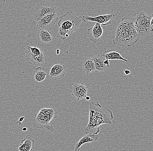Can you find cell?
<instances>
[{"label":"cell","mask_w":153,"mask_h":151,"mask_svg":"<svg viewBox=\"0 0 153 151\" xmlns=\"http://www.w3.org/2000/svg\"><path fill=\"white\" fill-rule=\"evenodd\" d=\"M89 110V122L85 129V134H98L100 125H111L112 123V121L114 119L112 111L106 107L91 101L90 103Z\"/></svg>","instance_id":"6da1fadb"},{"label":"cell","mask_w":153,"mask_h":151,"mask_svg":"<svg viewBox=\"0 0 153 151\" xmlns=\"http://www.w3.org/2000/svg\"><path fill=\"white\" fill-rule=\"evenodd\" d=\"M140 38L135 29L133 19L125 17L117 25L113 43L120 46L131 47L136 43Z\"/></svg>","instance_id":"7a4b0ae2"},{"label":"cell","mask_w":153,"mask_h":151,"mask_svg":"<svg viewBox=\"0 0 153 151\" xmlns=\"http://www.w3.org/2000/svg\"><path fill=\"white\" fill-rule=\"evenodd\" d=\"M83 22V18L81 15L73 11H68L60 17L57 37L65 40L78 29Z\"/></svg>","instance_id":"3957f363"},{"label":"cell","mask_w":153,"mask_h":151,"mask_svg":"<svg viewBox=\"0 0 153 151\" xmlns=\"http://www.w3.org/2000/svg\"><path fill=\"white\" fill-rule=\"evenodd\" d=\"M153 20V14L148 15L144 11L134 14V26L140 37H146L152 32Z\"/></svg>","instance_id":"277c9868"},{"label":"cell","mask_w":153,"mask_h":151,"mask_svg":"<svg viewBox=\"0 0 153 151\" xmlns=\"http://www.w3.org/2000/svg\"><path fill=\"white\" fill-rule=\"evenodd\" d=\"M58 112L53 109L43 108L34 115L33 118L34 126L48 131L53 132L54 128L50 123L53 118L57 117Z\"/></svg>","instance_id":"5b68a950"},{"label":"cell","mask_w":153,"mask_h":151,"mask_svg":"<svg viewBox=\"0 0 153 151\" xmlns=\"http://www.w3.org/2000/svg\"><path fill=\"white\" fill-rule=\"evenodd\" d=\"M25 58L29 64L36 67L44 65L47 61V57L42 50L36 46L27 45L25 50Z\"/></svg>","instance_id":"8992f818"},{"label":"cell","mask_w":153,"mask_h":151,"mask_svg":"<svg viewBox=\"0 0 153 151\" xmlns=\"http://www.w3.org/2000/svg\"><path fill=\"white\" fill-rule=\"evenodd\" d=\"M56 6L49 1H41L36 5L33 10V16L35 22L44 16L52 14H57Z\"/></svg>","instance_id":"52a82bcc"},{"label":"cell","mask_w":153,"mask_h":151,"mask_svg":"<svg viewBox=\"0 0 153 151\" xmlns=\"http://www.w3.org/2000/svg\"><path fill=\"white\" fill-rule=\"evenodd\" d=\"M58 21L57 14L46 15L36 22L37 27L40 29L51 30Z\"/></svg>","instance_id":"ba28073f"},{"label":"cell","mask_w":153,"mask_h":151,"mask_svg":"<svg viewBox=\"0 0 153 151\" xmlns=\"http://www.w3.org/2000/svg\"><path fill=\"white\" fill-rule=\"evenodd\" d=\"M66 73V66L65 65L56 64L51 67L49 75L53 81H56L64 78Z\"/></svg>","instance_id":"9c48e42d"},{"label":"cell","mask_w":153,"mask_h":151,"mask_svg":"<svg viewBox=\"0 0 153 151\" xmlns=\"http://www.w3.org/2000/svg\"><path fill=\"white\" fill-rule=\"evenodd\" d=\"M84 22H91L100 24L104 26L107 25L111 23L112 21L114 19L115 15L114 14H108L99 15L95 17L88 16H83Z\"/></svg>","instance_id":"30bf717a"},{"label":"cell","mask_w":153,"mask_h":151,"mask_svg":"<svg viewBox=\"0 0 153 151\" xmlns=\"http://www.w3.org/2000/svg\"><path fill=\"white\" fill-rule=\"evenodd\" d=\"M88 90V88L83 83H75L70 88L71 95L77 100H81L86 97Z\"/></svg>","instance_id":"8fae6325"},{"label":"cell","mask_w":153,"mask_h":151,"mask_svg":"<svg viewBox=\"0 0 153 151\" xmlns=\"http://www.w3.org/2000/svg\"><path fill=\"white\" fill-rule=\"evenodd\" d=\"M103 33V30L100 24L96 23L95 24L87 30V34L90 40L96 44L100 39Z\"/></svg>","instance_id":"7c38bea8"},{"label":"cell","mask_w":153,"mask_h":151,"mask_svg":"<svg viewBox=\"0 0 153 151\" xmlns=\"http://www.w3.org/2000/svg\"><path fill=\"white\" fill-rule=\"evenodd\" d=\"M99 137V135L98 134H86L85 135L81 138L79 141L76 143L74 147V151L80 150L81 146L85 143L88 142L93 143L95 142L98 140Z\"/></svg>","instance_id":"4fadbf2b"},{"label":"cell","mask_w":153,"mask_h":151,"mask_svg":"<svg viewBox=\"0 0 153 151\" xmlns=\"http://www.w3.org/2000/svg\"><path fill=\"white\" fill-rule=\"evenodd\" d=\"M102 56L105 57V59L111 60H120L124 61L126 62H128L127 59H124L121 55V52L117 51L115 50H108L103 52Z\"/></svg>","instance_id":"5bb4252c"},{"label":"cell","mask_w":153,"mask_h":151,"mask_svg":"<svg viewBox=\"0 0 153 151\" xmlns=\"http://www.w3.org/2000/svg\"><path fill=\"white\" fill-rule=\"evenodd\" d=\"M94 65H95V71L97 72H103L108 68L107 66L104 63V61L105 60V57L99 54H97L92 56Z\"/></svg>","instance_id":"9a60e30c"},{"label":"cell","mask_w":153,"mask_h":151,"mask_svg":"<svg viewBox=\"0 0 153 151\" xmlns=\"http://www.w3.org/2000/svg\"><path fill=\"white\" fill-rule=\"evenodd\" d=\"M35 140L32 138H26L20 144L18 150L19 151H31L33 150L34 147Z\"/></svg>","instance_id":"2e32d148"},{"label":"cell","mask_w":153,"mask_h":151,"mask_svg":"<svg viewBox=\"0 0 153 151\" xmlns=\"http://www.w3.org/2000/svg\"><path fill=\"white\" fill-rule=\"evenodd\" d=\"M82 67L86 74L93 73L95 71L94 61L92 57L85 58L82 62Z\"/></svg>","instance_id":"e0dca14e"},{"label":"cell","mask_w":153,"mask_h":151,"mask_svg":"<svg viewBox=\"0 0 153 151\" xmlns=\"http://www.w3.org/2000/svg\"><path fill=\"white\" fill-rule=\"evenodd\" d=\"M48 74V70L45 68L38 67L35 69L33 74L34 80L37 83H42L45 79Z\"/></svg>","instance_id":"ac0fdd59"},{"label":"cell","mask_w":153,"mask_h":151,"mask_svg":"<svg viewBox=\"0 0 153 151\" xmlns=\"http://www.w3.org/2000/svg\"><path fill=\"white\" fill-rule=\"evenodd\" d=\"M38 37L40 41L46 43L50 42L53 40V36L50 30H39L38 31Z\"/></svg>","instance_id":"d6986e66"},{"label":"cell","mask_w":153,"mask_h":151,"mask_svg":"<svg viewBox=\"0 0 153 151\" xmlns=\"http://www.w3.org/2000/svg\"><path fill=\"white\" fill-rule=\"evenodd\" d=\"M110 60H109L108 59H105V61H104V63L105 64V65L107 66V67L110 68Z\"/></svg>","instance_id":"ffe728a7"},{"label":"cell","mask_w":153,"mask_h":151,"mask_svg":"<svg viewBox=\"0 0 153 151\" xmlns=\"http://www.w3.org/2000/svg\"><path fill=\"white\" fill-rule=\"evenodd\" d=\"M124 73L126 75H128L130 74L131 73V71L130 70L128 69H124Z\"/></svg>","instance_id":"44dd1931"},{"label":"cell","mask_w":153,"mask_h":151,"mask_svg":"<svg viewBox=\"0 0 153 151\" xmlns=\"http://www.w3.org/2000/svg\"><path fill=\"white\" fill-rule=\"evenodd\" d=\"M25 117H22L20 118L19 119V121H18V122H18V123H19L20 122V123H22V122L24 121V119H25Z\"/></svg>","instance_id":"7402d4cb"},{"label":"cell","mask_w":153,"mask_h":151,"mask_svg":"<svg viewBox=\"0 0 153 151\" xmlns=\"http://www.w3.org/2000/svg\"><path fill=\"white\" fill-rule=\"evenodd\" d=\"M85 99L87 101H89V100H90V97H89V96H86V97H85Z\"/></svg>","instance_id":"603a6c76"},{"label":"cell","mask_w":153,"mask_h":151,"mask_svg":"<svg viewBox=\"0 0 153 151\" xmlns=\"http://www.w3.org/2000/svg\"><path fill=\"white\" fill-rule=\"evenodd\" d=\"M22 130L23 131H26L27 130V128L26 127H24V128L22 129Z\"/></svg>","instance_id":"cb8c5ba5"},{"label":"cell","mask_w":153,"mask_h":151,"mask_svg":"<svg viewBox=\"0 0 153 151\" xmlns=\"http://www.w3.org/2000/svg\"><path fill=\"white\" fill-rule=\"evenodd\" d=\"M56 53H57V54H58L60 53V50L57 49V51H56Z\"/></svg>","instance_id":"d4e9b609"}]
</instances>
